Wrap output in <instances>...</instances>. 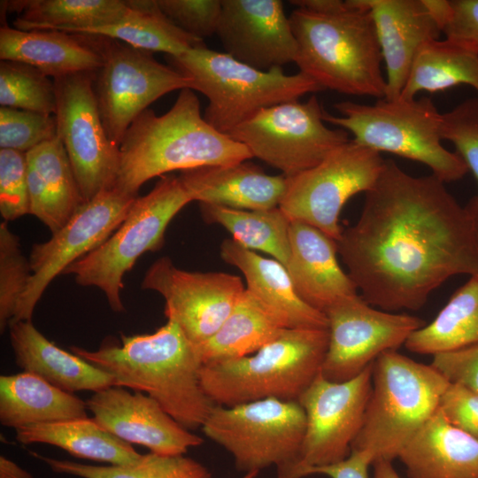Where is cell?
Returning <instances> with one entry per match:
<instances>
[{
    "instance_id": "1",
    "label": "cell",
    "mask_w": 478,
    "mask_h": 478,
    "mask_svg": "<svg viewBox=\"0 0 478 478\" xmlns=\"http://www.w3.org/2000/svg\"><path fill=\"white\" fill-rule=\"evenodd\" d=\"M366 197L337 251L369 305L417 311L448 279L478 274V220L434 174L412 176L393 160Z\"/></svg>"
},
{
    "instance_id": "2",
    "label": "cell",
    "mask_w": 478,
    "mask_h": 478,
    "mask_svg": "<svg viewBox=\"0 0 478 478\" xmlns=\"http://www.w3.org/2000/svg\"><path fill=\"white\" fill-rule=\"evenodd\" d=\"M319 5L297 8L289 16L299 72L323 89L384 98L383 59L365 0H323Z\"/></svg>"
},
{
    "instance_id": "3",
    "label": "cell",
    "mask_w": 478,
    "mask_h": 478,
    "mask_svg": "<svg viewBox=\"0 0 478 478\" xmlns=\"http://www.w3.org/2000/svg\"><path fill=\"white\" fill-rule=\"evenodd\" d=\"M70 349L110 374L115 386L155 399L189 430L201 428L215 406L201 386L203 364L196 346L173 321L151 334L123 335L121 344L104 343L96 351Z\"/></svg>"
},
{
    "instance_id": "4",
    "label": "cell",
    "mask_w": 478,
    "mask_h": 478,
    "mask_svg": "<svg viewBox=\"0 0 478 478\" xmlns=\"http://www.w3.org/2000/svg\"><path fill=\"white\" fill-rule=\"evenodd\" d=\"M120 164L113 188L138 197L141 186L175 170L230 165L251 159L249 149L212 127L190 89H181L168 112L146 109L129 126L120 145Z\"/></svg>"
},
{
    "instance_id": "5",
    "label": "cell",
    "mask_w": 478,
    "mask_h": 478,
    "mask_svg": "<svg viewBox=\"0 0 478 478\" xmlns=\"http://www.w3.org/2000/svg\"><path fill=\"white\" fill-rule=\"evenodd\" d=\"M328 346V329H284L251 355L203 365L201 386L216 405L297 401L321 372Z\"/></svg>"
},
{
    "instance_id": "6",
    "label": "cell",
    "mask_w": 478,
    "mask_h": 478,
    "mask_svg": "<svg viewBox=\"0 0 478 478\" xmlns=\"http://www.w3.org/2000/svg\"><path fill=\"white\" fill-rule=\"evenodd\" d=\"M449 384L431 365L397 351L381 354L373 363L371 394L351 451L367 453L373 463L398 458L439 409Z\"/></svg>"
},
{
    "instance_id": "7",
    "label": "cell",
    "mask_w": 478,
    "mask_h": 478,
    "mask_svg": "<svg viewBox=\"0 0 478 478\" xmlns=\"http://www.w3.org/2000/svg\"><path fill=\"white\" fill-rule=\"evenodd\" d=\"M167 59L190 79L192 90L205 96L204 119L224 134L262 109L324 90L301 72L287 74L282 67L260 71L205 44Z\"/></svg>"
},
{
    "instance_id": "8",
    "label": "cell",
    "mask_w": 478,
    "mask_h": 478,
    "mask_svg": "<svg viewBox=\"0 0 478 478\" xmlns=\"http://www.w3.org/2000/svg\"><path fill=\"white\" fill-rule=\"evenodd\" d=\"M335 108L340 115L325 112V122L351 132L358 144L424 164L444 183L468 172L458 153L442 144V113L429 97L382 98L374 104L343 101Z\"/></svg>"
},
{
    "instance_id": "9",
    "label": "cell",
    "mask_w": 478,
    "mask_h": 478,
    "mask_svg": "<svg viewBox=\"0 0 478 478\" xmlns=\"http://www.w3.org/2000/svg\"><path fill=\"white\" fill-rule=\"evenodd\" d=\"M306 417L297 401L266 398L233 406L216 405L201 428L246 473L275 466L278 478H293Z\"/></svg>"
},
{
    "instance_id": "10",
    "label": "cell",
    "mask_w": 478,
    "mask_h": 478,
    "mask_svg": "<svg viewBox=\"0 0 478 478\" xmlns=\"http://www.w3.org/2000/svg\"><path fill=\"white\" fill-rule=\"evenodd\" d=\"M191 197L179 177L165 175L145 196L137 197L119 227L97 248L68 266L81 286H94L105 295L114 312H123V277L147 251L159 250L172 219Z\"/></svg>"
},
{
    "instance_id": "11",
    "label": "cell",
    "mask_w": 478,
    "mask_h": 478,
    "mask_svg": "<svg viewBox=\"0 0 478 478\" xmlns=\"http://www.w3.org/2000/svg\"><path fill=\"white\" fill-rule=\"evenodd\" d=\"M319 99L284 102L260 110L228 135L258 158L291 177L310 169L349 143V133L329 128Z\"/></svg>"
},
{
    "instance_id": "12",
    "label": "cell",
    "mask_w": 478,
    "mask_h": 478,
    "mask_svg": "<svg viewBox=\"0 0 478 478\" xmlns=\"http://www.w3.org/2000/svg\"><path fill=\"white\" fill-rule=\"evenodd\" d=\"M384 164L381 153L351 140L315 166L287 177L279 207L290 220L310 224L337 241L343 205L373 188Z\"/></svg>"
},
{
    "instance_id": "13",
    "label": "cell",
    "mask_w": 478,
    "mask_h": 478,
    "mask_svg": "<svg viewBox=\"0 0 478 478\" xmlns=\"http://www.w3.org/2000/svg\"><path fill=\"white\" fill-rule=\"evenodd\" d=\"M95 76L96 72H83L53 79L57 136L85 202L114 187L120 164V148L109 139L100 116Z\"/></svg>"
},
{
    "instance_id": "14",
    "label": "cell",
    "mask_w": 478,
    "mask_h": 478,
    "mask_svg": "<svg viewBox=\"0 0 478 478\" xmlns=\"http://www.w3.org/2000/svg\"><path fill=\"white\" fill-rule=\"evenodd\" d=\"M104 57L94 91L107 135L119 148L129 126L150 104L173 90L192 89L189 78L159 63L151 52L106 38Z\"/></svg>"
},
{
    "instance_id": "15",
    "label": "cell",
    "mask_w": 478,
    "mask_h": 478,
    "mask_svg": "<svg viewBox=\"0 0 478 478\" xmlns=\"http://www.w3.org/2000/svg\"><path fill=\"white\" fill-rule=\"evenodd\" d=\"M373 363L356 377L341 382L326 379L320 372L299 397L306 426L293 478H303L314 468L350 456L371 394Z\"/></svg>"
},
{
    "instance_id": "16",
    "label": "cell",
    "mask_w": 478,
    "mask_h": 478,
    "mask_svg": "<svg viewBox=\"0 0 478 478\" xmlns=\"http://www.w3.org/2000/svg\"><path fill=\"white\" fill-rule=\"evenodd\" d=\"M324 313L328 346L321 374L337 382L356 377L381 354L397 351L426 325L419 317L375 308L358 294L340 299Z\"/></svg>"
},
{
    "instance_id": "17",
    "label": "cell",
    "mask_w": 478,
    "mask_h": 478,
    "mask_svg": "<svg viewBox=\"0 0 478 478\" xmlns=\"http://www.w3.org/2000/svg\"><path fill=\"white\" fill-rule=\"evenodd\" d=\"M136 197L115 188L103 190L48 241L34 244L28 258L32 275L11 322L32 320L35 307L49 284L101 245L125 220Z\"/></svg>"
},
{
    "instance_id": "18",
    "label": "cell",
    "mask_w": 478,
    "mask_h": 478,
    "mask_svg": "<svg viewBox=\"0 0 478 478\" xmlns=\"http://www.w3.org/2000/svg\"><path fill=\"white\" fill-rule=\"evenodd\" d=\"M142 288L164 297L167 320L177 324L196 346L218 331L245 290L237 275L185 271L167 257L150 266Z\"/></svg>"
},
{
    "instance_id": "19",
    "label": "cell",
    "mask_w": 478,
    "mask_h": 478,
    "mask_svg": "<svg viewBox=\"0 0 478 478\" xmlns=\"http://www.w3.org/2000/svg\"><path fill=\"white\" fill-rule=\"evenodd\" d=\"M216 35L228 55L260 71L295 63L297 45L279 0H221Z\"/></svg>"
},
{
    "instance_id": "20",
    "label": "cell",
    "mask_w": 478,
    "mask_h": 478,
    "mask_svg": "<svg viewBox=\"0 0 478 478\" xmlns=\"http://www.w3.org/2000/svg\"><path fill=\"white\" fill-rule=\"evenodd\" d=\"M93 418L116 437L159 455H183L204 440L181 425L150 396L121 386L96 391L86 402Z\"/></svg>"
},
{
    "instance_id": "21",
    "label": "cell",
    "mask_w": 478,
    "mask_h": 478,
    "mask_svg": "<svg viewBox=\"0 0 478 478\" xmlns=\"http://www.w3.org/2000/svg\"><path fill=\"white\" fill-rule=\"evenodd\" d=\"M374 22L386 68L387 99L398 98L414 58L442 30L425 0H365Z\"/></svg>"
},
{
    "instance_id": "22",
    "label": "cell",
    "mask_w": 478,
    "mask_h": 478,
    "mask_svg": "<svg viewBox=\"0 0 478 478\" xmlns=\"http://www.w3.org/2000/svg\"><path fill=\"white\" fill-rule=\"evenodd\" d=\"M220 255L243 273L246 290L281 328H328L326 314L297 295L286 267L279 261L265 258L233 238L222 242Z\"/></svg>"
},
{
    "instance_id": "23",
    "label": "cell",
    "mask_w": 478,
    "mask_h": 478,
    "mask_svg": "<svg viewBox=\"0 0 478 478\" xmlns=\"http://www.w3.org/2000/svg\"><path fill=\"white\" fill-rule=\"evenodd\" d=\"M106 38L52 29L0 27V59L30 65L53 79L96 72L104 64Z\"/></svg>"
},
{
    "instance_id": "24",
    "label": "cell",
    "mask_w": 478,
    "mask_h": 478,
    "mask_svg": "<svg viewBox=\"0 0 478 478\" xmlns=\"http://www.w3.org/2000/svg\"><path fill=\"white\" fill-rule=\"evenodd\" d=\"M290 255L286 269L297 295L325 312L340 299L357 295L358 289L340 266L336 241L315 227L291 220Z\"/></svg>"
},
{
    "instance_id": "25",
    "label": "cell",
    "mask_w": 478,
    "mask_h": 478,
    "mask_svg": "<svg viewBox=\"0 0 478 478\" xmlns=\"http://www.w3.org/2000/svg\"><path fill=\"white\" fill-rule=\"evenodd\" d=\"M192 201L241 210L279 207L287 177L270 175L247 160L181 171L179 176Z\"/></svg>"
},
{
    "instance_id": "26",
    "label": "cell",
    "mask_w": 478,
    "mask_h": 478,
    "mask_svg": "<svg viewBox=\"0 0 478 478\" xmlns=\"http://www.w3.org/2000/svg\"><path fill=\"white\" fill-rule=\"evenodd\" d=\"M398 459L409 478H478V440L451 425L440 408Z\"/></svg>"
},
{
    "instance_id": "27",
    "label": "cell",
    "mask_w": 478,
    "mask_h": 478,
    "mask_svg": "<svg viewBox=\"0 0 478 478\" xmlns=\"http://www.w3.org/2000/svg\"><path fill=\"white\" fill-rule=\"evenodd\" d=\"M10 341L16 364L24 372L41 377L69 393L94 392L115 386L114 379L73 352L48 340L32 320L9 324Z\"/></svg>"
},
{
    "instance_id": "28",
    "label": "cell",
    "mask_w": 478,
    "mask_h": 478,
    "mask_svg": "<svg viewBox=\"0 0 478 478\" xmlns=\"http://www.w3.org/2000/svg\"><path fill=\"white\" fill-rule=\"evenodd\" d=\"M30 212L53 233L86 203L66 150L58 138L26 153Z\"/></svg>"
},
{
    "instance_id": "29",
    "label": "cell",
    "mask_w": 478,
    "mask_h": 478,
    "mask_svg": "<svg viewBox=\"0 0 478 478\" xmlns=\"http://www.w3.org/2000/svg\"><path fill=\"white\" fill-rule=\"evenodd\" d=\"M87 404L27 372L0 376V422L15 429L88 417Z\"/></svg>"
},
{
    "instance_id": "30",
    "label": "cell",
    "mask_w": 478,
    "mask_h": 478,
    "mask_svg": "<svg viewBox=\"0 0 478 478\" xmlns=\"http://www.w3.org/2000/svg\"><path fill=\"white\" fill-rule=\"evenodd\" d=\"M23 444L46 443L69 454L110 465H127L142 457L130 443L104 428L93 417L58 420L15 429Z\"/></svg>"
},
{
    "instance_id": "31",
    "label": "cell",
    "mask_w": 478,
    "mask_h": 478,
    "mask_svg": "<svg viewBox=\"0 0 478 478\" xmlns=\"http://www.w3.org/2000/svg\"><path fill=\"white\" fill-rule=\"evenodd\" d=\"M4 12H17L13 27L52 29L68 33L116 23L128 12L127 0L4 1Z\"/></svg>"
},
{
    "instance_id": "32",
    "label": "cell",
    "mask_w": 478,
    "mask_h": 478,
    "mask_svg": "<svg viewBox=\"0 0 478 478\" xmlns=\"http://www.w3.org/2000/svg\"><path fill=\"white\" fill-rule=\"evenodd\" d=\"M127 3L128 12L120 21L78 34L98 35L167 56H178L204 45V40L187 34L168 19L157 0H127Z\"/></svg>"
},
{
    "instance_id": "33",
    "label": "cell",
    "mask_w": 478,
    "mask_h": 478,
    "mask_svg": "<svg viewBox=\"0 0 478 478\" xmlns=\"http://www.w3.org/2000/svg\"><path fill=\"white\" fill-rule=\"evenodd\" d=\"M478 343V274L470 275L429 323L413 332L407 350L434 355Z\"/></svg>"
},
{
    "instance_id": "34",
    "label": "cell",
    "mask_w": 478,
    "mask_h": 478,
    "mask_svg": "<svg viewBox=\"0 0 478 478\" xmlns=\"http://www.w3.org/2000/svg\"><path fill=\"white\" fill-rule=\"evenodd\" d=\"M282 330L245 289L218 331L204 343L195 346L204 365L251 355Z\"/></svg>"
},
{
    "instance_id": "35",
    "label": "cell",
    "mask_w": 478,
    "mask_h": 478,
    "mask_svg": "<svg viewBox=\"0 0 478 478\" xmlns=\"http://www.w3.org/2000/svg\"><path fill=\"white\" fill-rule=\"evenodd\" d=\"M460 84L478 92V53L446 38L433 40L417 52L400 96L413 98L421 91H443Z\"/></svg>"
},
{
    "instance_id": "36",
    "label": "cell",
    "mask_w": 478,
    "mask_h": 478,
    "mask_svg": "<svg viewBox=\"0 0 478 478\" xmlns=\"http://www.w3.org/2000/svg\"><path fill=\"white\" fill-rule=\"evenodd\" d=\"M200 210L206 222L222 226L243 247L266 252L284 266L288 264L291 220L280 207L241 210L200 204Z\"/></svg>"
},
{
    "instance_id": "37",
    "label": "cell",
    "mask_w": 478,
    "mask_h": 478,
    "mask_svg": "<svg viewBox=\"0 0 478 478\" xmlns=\"http://www.w3.org/2000/svg\"><path fill=\"white\" fill-rule=\"evenodd\" d=\"M35 457L55 473L81 478H212L204 465L184 455L150 452L131 464L109 466L87 465L40 455Z\"/></svg>"
},
{
    "instance_id": "38",
    "label": "cell",
    "mask_w": 478,
    "mask_h": 478,
    "mask_svg": "<svg viewBox=\"0 0 478 478\" xmlns=\"http://www.w3.org/2000/svg\"><path fill=\"white\" fill-rule=\"evenodd\" d=\"M1 106L55 115L54 80L37 68L18 61H0Z\"/></svg>"
},
{
    "instance_id": "39",
    "label": "cell",
    "mask_w": 478,
    "mask_h": 478,
    "mask_svg": "<svg viewBox=\"0 0 478 478\" xmlns=\"http://www.w3.org/2000/svg\"><path fill=\"white\" fill-rule=\"evenodd\" d=\"M32 272L29 259L20 248L19 238L6 221L0 224V330L3 333L13 319Z\"/></svg>"
},
{
    "instance_id": "40",
    "label": "cell",
    "mask_w": 478,
    "mask_h": 478,
    "mask_svg": "<svg viewBox=\"0 0 478 478\" xmlns=\"http://www.w3.org/2000/svg\"><path fill=\"white\" fill-rule=\"evenodd\" d=\"M56 137L55 115L1 106V149L27 153Z\"/></svg>"
},
{
    "instance_id": "41",
    "label": "cell",
    "mask_w": 478,
    "mask_h": 478,
    "mask_svg": "<svg viewBox=\"0 0 478 478\" xmlns=\"http://www.w3.org/2000/svg\"><path fill=\"white\" fill-rule=\"evenodd\" d=\"M442 140L451 142L478 183V98H470L442 113ZM478 220V195L470 200Z\"/></svg>"
},
{
    "instance_id": "42",
    "label": "cell",
    "mask_w": 478,
    "mask_h": 478,
    "mask_svg": "<svg viewBox=\"0 0 478 478\" xmlns=\"http://www.w3.org/2000/svg\"><path fill=\"white\" fill-rule=\"evenodd\" d=\"M30 212L26 153L0 150V213L4 221Z\"/></svg>"
},
{
    "instance_id": "43",
    "label": "cell",
    "mask_w": 478,
    "mask_h": 478,
    "mask_svg": "<svg viewBox=\"0 0 478 478\" xmlns=\"http://www.w3.org/2000/svg\"><path fill=\"white\" fill-rule=\"evenodd\" d=\"M442 34L478 53V0H425Z\"/></svg>"
},
{
    "instance_id": "44",
    "label": "cell",
    "mask_w": 478,
    "mask_h": 478,
    "mask_svg": "<svg viewBox=\"0 0 478 478\" xmlns=\"http://www.w3.org/2000/svg\"><path fill=\"white\" fill-rule=\"evenodd\" d=\"M163 13L187 34L203 40L216 34L221 0H157Z\"/></svg>"
},
{
    "instance_id": "45",
    "label": "cell",
    "mask_w": 478,
    "mask_h": 478,
    "mask_svg": "<svg viewBox=\"0 0 478 478\" xmlns=\"http://www.w3.org/2000/svg\"><path fill=\"white\" fill-rule=\"evenodd\" d=\"M431 366L451 384L478 393V343L437 352Z\"/></svg>"
},
{
    "instance_id": "46",
    "label": "cell",
    "mask_w": 478,
    "mask_h": 478,
    "mask_svg": "<svg viewBox=\"0 0 478 478\" xmlns=\"http://www.w3.org/2000/svg\"><path fill=\"white\" fill-rule=\"evenodd\" d=\"M439 408L451 425L478 440V393L450 383Z\"/></svg>"
},
{
    "instance_id": "47",
    "label": "cell",
    "mask_w": 478,
    "mask_h": 478,
    "mask_svg": "<svg viewBox=\"0 0 478 478\" xmlns=\"http://www.w3.org/2000/svg\"><path fill=\"white\" fill-rule=\"evenodd\" d=\"M372 463V459L367 453L351 451L343 461L314 468L309 475L318 474L329 478H369L368 467Z\"/></svg>"
},
{
    "instance_id": "48",
    "label": "cell",
    "mask_w": 478,
    "mask_h": 478,
    "mask_svg": "<svg viewBox=\"0 0 478 478\" xmlns=\"http://www.w3.org/2000/svg\"><path fill=\"white\" fill-rule=\"evenodd\" d=\"M0 478H34L28 471L5 456H0Z\"/></svg>"
},
{
    "instance_id": "49",
    "label": "cell",
    "mask_w": 478,
    "mask_h": 478,
    "mask_svg": "<svg viewBox=\"0 0 478 478\" xmlns=\"http://www.w3.org/2000/svg\"><path fill=\"white\" fill-rule=\"evenodd\" d=\"M374 474L372 478H401L392 466V461L377 460L372 464Z\"/></svg>"
},
{
    "instance_id": "50",
    "label": "cell",
    "mask_w": 478,
    "mask_h": 478,
    "mask_svg": "<svg viewBox=\"0 0 478 478\" xmlns=\"http://www.w3.org/2000/svg\"><path fill=\"white\" fill-rule=\"evenodd\" d=\"M258 472H250L246 473L242 478H255L258 475Z\"/></svg>"
}]
</instances>
